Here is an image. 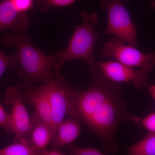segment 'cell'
<instances>
[{"label": "cell", "instance_id": "cell-14", "mask_svg": "<svg viewBox=\"0 0 155 155\" xmlns=\"http://www.w3.org/2000/svg\"><path fill=\"white\" fill-rule=\"evenodd\" d=\"M129 155H155V133L149 132L140 141L128 149Z\"/></svg>", "mask_w": 155, "mask_h": 155}, {"label": "cell", "instance_id": "cell-23", "mask_svg": "<svg viewBox=\"0 0 155 155\" xmlns=\"http://www.w3.org/2000/svg\"><path fill=\"white\" fill-rule=\"evenodd\" d=\"M154 2H155V0H154Z\"/></svg>", "mask_w": 155, "mask_h": 155}, {"label": "cell", "instance_id": "cell-13", "mask_svg": "<svg viewBox=\"0 0 155 155\" xmlns=\"http://www.w3.org/2000/svg\"><path fill=\"white\" fill-rule=\"evenodd\" d=\"M48 150L41 149L22 143H14L0 150V155H46Z\"/></svg>", "mask_w": 155, "mask_h": 155}, {"label": "cell", "instance_id": "cell-10", "mask_svg": "<svg viewBox=\"0 0 155 155\" xmlns=\"http://www.w3.org/2000/svg\"><path fill=\"white\" fill-rule=\"evenodd\" d=\"M29 24L26 13H20L11 0L0 2V31L11 30L16 34L25 33Z\"/></svg>", "mask_w": 155, "mask_h": 155}, {"label": "cell", "instance_id": "cell-20", "mask_svg": "<svg viewBox=\"0 0 155 155\" xmlns=\"http://www.w3.org/2000/svg\"><path fill=\"white\" fill-rule=\"evenodd\" d=\"M139 123L149 132L155 133V113L152 112L150 113L143 119H140Z\"/></svg>", "mask_w": 155, "mask_h": 155}, {"label": "cell", "instance_id": "cell-2", "mask_svg": "<svg viewBox=\"0 0 155 155\" xmlns=\"http://www.w3.org/2000/svg\"><path fill=\"white\" fill-rule=\"evenodd\" d=\"M2 42L6 45L15 46L17 62V70L24 81L33 84L47 82L54 76V58L53 54H46L34 45L28 34L7 35Z\"/></svg>", "mask_w": 155, "mask_h": 155}, {"label": "cell", "instance_id": "cell-7", "mask_svg": "<svg viewBox=\"0 0 155 155\" xmlns=\"http://www.w3.org/2000/svg\"><path fill=\"white\" fill-rule=\"evenodd\" d=\"M98 71L107 79L120 83L132 82L136 88L146 89L149 85L150 72L136 69L117 61L97 62Z\"/></svg>", "mask_w": 155, "mask_h": 155}, {"label": "cell", "instance_id": "cell-6", "mask_svg": "<svg viewBox=\"0 0 155 155\" xmlns=\"http://www.w3.org/2000/svg\"><path fill=\"white\" fill-rule=\"evenodd\" d=\"M4 103L11 107L10 116L15 136L14 142L29 144L32 122L19 94L18 85L9 87L6 90Z\"/></svg>", "mask_w": 155, "mask_h": 155}, {"label": "cell", "instance_id": "cell-21", "mask_svg": "<svg viewBox=\"0 0 155 155\" xmlns=\"http://www.w3.org/2000/svg\"><path fill=\"white\" fill-rule=\"evenodd\" d=\"M66 154H67L66 153L62 151L53 149L50 150H48L46 153V155H65Z\"/></svg>", "mask_w": 155, "mask_h": 155}, {"label": "cell", "instance_id": "cell-5", "mask_svg": "<svg viewBox=\"0 0 155 155\" xmlns=\"http://www.w3.org/2000/svg\"><path fill=\"white\" fill-rule=\"evenodd\" d=\"M101 55L110 57L129 67L145 69L149 72L153 71L155 65V53L142 52L137 47L116 37H113L105 44Z\"/></svg>", "mask_w": 155, "mask_h": 155}, {"label": "cell", "instance_id": "cell-11", "mask_svg": "<svg viewBox=\"0 0 155 155\" xmlns=\"http://www.w3.org/2000/svg\"><path fill=\"white\" fill-rule=\"evenodd\" d=\"M80 122L71 118L63 121L58 125L53 139L52 149L61 150L65 146L72 144L77 139L81 132Z\"/></svg>", "mask_w": 155, "mask_h": 155}, {"label": "cell", "instance_id": "cell-3", "mask_svg": "<svg viewBox=\"0 0 155 155\" xmlns=\"http://www.w3.org/2000/svg\"><path fill=\"white\" fill-rule=\"evenodd\" d=\"M81 16L83 22L81 25L75 26L67 48L53 53L54 70H61L67 62L81 60L88 65L91 75L99 72L95 59L96 44L102 36L95 28L99 16L95 12H83Z\"/></svg>", "mask_w": 155, "mask_h": 155}, {"label": "cell", "instance_id": "cell-17", "mask_svg": "<svg viewBox=\"0 0 155 155\" xmlns=\"http://www.w3.org/2000/svg\"><path fill=\"white\" fill-rule=\"evenodd\" d=\"M67 153L71 155H104L105 154L100 150L93 147H81L76 145H68Z\"/></svg>", "mask_w": 155, "mask_h": 155}, {"label": "cell", "instance_id": "cell-18", "mask_svg": "<svg viewBox=\"0 0 155 155\" xmlns=\"http://www.w3.org/2000/svg\"><path fill=\"white\" fill-rule=\"evenodd\" d=\"M0 127L4 129L10 135H14L11 127L10 114L5 110L2 105L0 104Z\"/></svg>", "mask_w": 155, "mask_h": 155}, {"label": "cell", "instance_id": "cell-1", "mask_svg": "<svg viewBox=\"0 0 155 155\" xmlns=\"http://www.w3.org/2000/svg\"><path fill=\"white\" fill-rule=\"evenodd\" d=\"M122 86L98 72L92 74L86 89H76L69 83L67 87V115L85 124L99 139L108 154L117 151L116 134L119 126L131 122L139 123L140 119L127 110Z\"/></svg>", "mask_w": 155, "mask_h": 155}, {"label": "cell", "instance_id": "cell-12", "mask_svg": "<svg viewBox=\"0 0 155 155\" xmlns=\"http://www.w3.org/2000/svg\"><path fill=\"white\" fill-rule=\"evenodd\" d=\"M32 128L29 144L38 148H46L52 142L54 135L50 125L46 123L35 112L31 116Z\"/></svg>", "mask_w": 155, "mask_h": 155}, {"label": "cell", "instance_id": "cell-4", "mask_svg": "<svg viewBox=\"0 0 155 155\" xmlns=\"http://www.w3.org/2000/svg\"><path fill=\"white\" fill-rule=\"evenodd\" d=\"M129 0H101L102 8L107 12V25L103 35H112L137 47V31L125 5Z\"/></svg>", "mask_w": 155, "mask_h": 155}, {"label": "cell", "instance_id": "cell-16", "mask_svg": "<svg viewBox=\"0 0 155 155\" xmlns=\"http://www.w3.org/2000/svg\"><path fill=\"white\" fill-rule=\"evenodd\" d=\"M17 62L16 54L8 56L0 50V78L8 68L17 70Z\"/></svg>", "mask_w": 155, "mask_h": 155}, {"label": "cell", "instance_id": "cell-8", "mask_svg": "<svg viewBox=\"0 0 155 155\" xmlns=\"http://www.w3.org/2000/svg\"><path fill=\"white\" fill-rule=\"evenodd\" d=\"M69 83L58 72L50 80L43 83L51 109V127L55 135L58 125L64 121L68 109L67 87Z\"/></svg>", "mask_w": 155, "mask_h": 155}, {"label": "cell", "instance_id": "cell-9", "mask_svg": "<svg viewBox=\"0 0 155 155\" xmlns=\"http://www.w3.org/2000/svg\"><path fill=\"white\" fill-rule=\"evenodd\" d=\"M18 87L23 102L28 103L33 106L40 118L51 127V109L43 84L35 87L33 84L24 81L22 84L18 85Z\"/></svg>", "mask_w": 155, "mask_h": 155}, {"label": "cell", "instance_id": "cell-19", "mask_svg": "<svg viewBox=\"0 0 155 155\" xmlns=\"http://www.w3.org/2000/svg\"><path fill=\"white\" fill-rule=\"evenodd\" d=\"M14 7L20 13H26L33 8V0H11Z\"/></svg>", "mask_w": 155, "mask_h": 155}, {"label": "cell", "instance_id": "cell-22", "mask_svg": "<svg viewBox=\"0 0 155 155\" xmlns=\"http://www.w3.org/2000/svg\"><path fill=\"white\" fill-rule=\"evenodd\" d=\"M147 91L149 93L150 95L152 98L155 100V85L152 84V85H149L146 88Z\"/></svg>", "mask_w": 155, "mask_h": 155}, {"label": "cell", "instance_id": "cell-15", "mask_svg": "<svg viewBox=\"0 0 155 155\" xmlns=\"http://www.w3.org/2000/svg\"><path fill=\"white\" fill-rule=\"evenodd\" d=\"M76 0H36L37 5L42 11H49L51 7H67L72 5Z\"/></svg>", "mask_w": 155, "mask_h": 155}]
</instances>
